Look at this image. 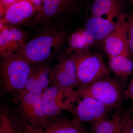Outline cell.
Listing matches in <instances>:
<instances>
[{"instance_id": "6da1fadb", "label": "cell", "mask_w": 133, "mask_h": 133, "mask_svg": "<svg viewBox=\"0 0 133 133\" xmlns=\"http://www.w3.org/2000/svg\"><path fill=\"white\" fill-rule=\"evenodd\" d=\"M30 37L21 50L16 52L31 65L52 62L67 45L70 34L64 27L55 24L39 14L28 30Z\"/></svg>"}, {"instance_id": "7a4b0ae2", "label": "cell", "mask_w": 133, "mask_h": 133, "mask_svg": "<svg viewBox=\"0 0 133 133\" xmlns=\"http://www.w3.org/2000/svg\"><path fill=\"white\" fill-rule=\"evenodd\" d=\"M31 65L16 53L1 56L0 84L3 92L12 95L24 89Z\"/></svg>"}, {"instance_id": "3957f363", "label": "cell", "mask_w": 133, "mask_h": 133, "mask_svg": "<svg viewBox=\"0 0 133 133\" xmlns=\"http://www.w3.org/2000/svg\"><path fill=\"white\" fill-rule=\"evenodd\" d=\"M121 83L109 76L76 89L74 93L77 98L89 97L116 108L120 104L124 96Z\"/></svg>"}, {"instance_id": "277c9868", "label": "cell", "mask_w": 133, "mask_h": 133, "mask_svg": "<svg viewBox=\"0 0 133 133\" xmlns=\"http://www.w3.org/2000/svg\"><path fill=\"white\" fill-rule=\"evenodd\" d=\"M69 54L76 65L78 88L109 77V70L100 55L91 53L88 51Z\"/></svg>"}, {"instance_id": "5b68a950", "label": "cell", "mask_w": 133, "mask_h": 133, "mask_svg": "<svg viewBox=\"0 0 133 133\" xmlns=\"http://www.w3.org/2000/svg\"><path fill=\"white\" fill-rule=\"evenodd\" d=\"M13 95L22 118L33 127L43 128L48 120L42 95L21 91Z\"/></svg>"}, {"instance_id": "8992f818", "label": "cell", "mask_w": 133, "mask_h": 133, "mask_svg": "<svg viewBox=\"0 0 133 133\" xmlns=\"http://www.w3.org/2000/svg\"><path fill=\"white\" fill-rule=\"evenodd\" d=\"M74 91H70L56 86L50 85L43 92L42 97L48 120L60 116L63 111L72 114L77 98Z\"/></svg>"}, {"instance_id": "52a82bcc", "label": "cell", "mask_w": 133, "mask_h": 133, "mask_svg": "<svg viewBox=\"0 0 133 133\" xmlns=\"http://www.w3.org/2000/svg\"><path fill=\"white\" fill-rule=\"evenodd\" d=\"M41 12L30 0H17L7 6L1 23L22 29L29 28Z\"/></svg>"}, {"instance_id": "ba28073f", "label": "cell", "mask_w": 133, "mask_h": 133, "mask_svg": "<svg viewBox=\"0 0 133 133\" xmlns=\"http://www.w3.org/2000/svg\"><path fill=\"white\" fill-rule=\"evenodd\" d=\"M75 103L71 114L72 120L82 125L88 123L92 126L97 124L105 118L114 109L89 97L77 98Z\"/></svg>"}, {"instance_id": "9c48e42d", "label": "cell", "mask_w": 133, "mask_h": 133, "mask_svg": "<svg viewBox=\"0 0 133 133\" xmlns=\"http://www.w3.org/2000/svg\"><path fill=\"white\" fill-rule=\"evenodd\" d=\"M57 59V63L51 69L50 85L73 91L78 86L74 60L66 50L62 52Z\"/></svg>"}, {"instance_id": "30bf717a", "label": "cell", "mask_w": 133, "mask_h": 133, "mask_svg": "<svg viewBox=\"0 0 133 133\" xmlns=\"http://www.w3.org/2000/svg\"><path fill=\"white\" fill-rule=\"evenodd\" d=\"M42 1V14L55 24L64 27L76 14L81 0Z\"/></svg>"}, {"instance_id": "8fae6325", "label": "cell", "mask_w": 133, "mask_h": 133, "mask_svg": "<svg viewBox=\"0 0 133 133\" xmlns=\"http://www.w3.org/2000/svg\"><path fill=\"white\" fill-rule=\"evenodd\" d=\"M115 24L113 31L104 41L105 51L109 58L131 53L128 44V22L125 15H121Z\"/></svg>"}, {"instance_id": "7c38bea8", "label": "cell", "mask_w": 133, "mask_h": 133, "mask_svg": "<svg viewBox=\"0 0 133 133\" xmlns=\"http://www.w3.org/2000/svg\"><path fill=\"white\" fill-rule=\"evenodd\" d=\"M30 37L28 30L1 23L0 55L5 56L21 49Z\"/></svg>"}, {"instance_id": "4fadbf2b", "label": "cell", "mask_w": 133, "mask_h": 133, "mask_svg": "<svg viewBox=\"0 0 133 133\" xmlns=\"http://www.w3.org/2000/svg\"><path fill=\"white\" fill-rule=\"evenodd\" d=\"M51 62L31 65L24 89L21 91L42 95L50 84Z\"/></svg>"}, {"instance_id": "5bb4252c", "label": "cell", "mask_w": 133, "mask_h": 133, "mask_svg": "<svg viewBox=\"0 0 133 133\" xmlns=\"http://www.w3.org/2000/svg\"><path fill=\"white\" fill-rule=\"evenodd\" d=\"M0 133H24L23 119L17 111L6 106H1Z\"/></svg>"}, {"instance_id": "9a60e30c", "label": "cell", "mask_w": 133, "mask_h": 133, "mask_svg": "<svg viewBox=\"0 0 133 133\" xmlns=\"http://www.w3.org/2000/svg\"><path fill=\"white\" fill-rule=\"evenodd\" d=\"M43 129L45 133H90L84 125L60 116L48 120Z\"/></svg>"}, {"instance_id": "2e32d148", "label": "cell", "mask_w": 133, "mask_h": 133, "mask_svg": "<svg viewBox=\"0 0 133 133\" xmlns=\"http://www.w3.org/2000/svg\"><path fill=\"white\" fill-rule=\"evenodd\" d=\"M115 26V22L93 15L86 20L84 28L95 41H104L113 31Z\"/></svg>"}, {"instance_id": "e0dca14e", "label": "cell", "mask_w": 133, "mask_h": 133, "mask_svg": "<svg viewBox=\"0 0 133 133\" xmlns=\"http://www.w3.org/2000/svg\"><path fill=\"white\" fill-rule=\"evenodd\" d=\"M109 66L111 70L125 84L133 71V59L131 53L122 54L109 58Z\"/></svg>"}, {"instance_id": "ac0fdd59", "label": "cell", "mask_w": 133, "mask_h": 133, "mask_svg": "<svg viewBox=\"0 0 133 133\" xmlns=\"http://www.w3.org/2000/svg\"><path fill=\"white\" fill-rule=\"evenodd\" d=\"M96 41L85 29L77 30L70 34L66 47L68 53H79L87 51Z\"/></svg>"}, {"instance_id": "d6986e66", "label": "cell", "mask_w": 133, "mask_h": 133, "mask_svg": "<svg viewBox=\"0 0 133 133\" xmlns=\"http://www.w3.org/2000/svg\"><path fill=\"white\" fill-rule=\"evenodd\" d=\"M91 10L93 15H106L107 19L112 22L122 14L120 0H94Z\"/></svg>"}, {"instance_id": "ffe728a7", "label": "cell", "mask_w": 133, "mask_h": 133, "mask_svg": "<svg viewBox=\"0 0 133 133\" xmlns=\"http://www.w3.org/2000/svg\"><path fill=\"white\" fill-rule=\"evenodd\" d=\"M129 119L127 115L116 113L105 118L97 124L92 125V133H108L125 125Z\"/></svg>"}, {"instance_id": "44dd1931", "label": "cell", "mask_w": 133, "mask_h": 133, "mask_svg": "<svg viewBox=\"0 0 133 133\" xmlns=\"http://www.w3.org/2000/svg\"><path fill=\"white\" fill-rule=\"evenodd\" d=\"M23 122L24 133H45L42 128L33 127L23 119Z\"/></svg>"}, {"instance_id": "7402d4cb", "label": "cell", "mask_w": 133, "mask_h": 133, "mask_svg": "<svg viewBox=\"0 0 133 133\" xmlns=\"http://www.w3.org/2000/svg\"><path fill=\"white\" fill-rule=\"evenodd\" d=\"M123 95L125 98H129L133 101V77L131 79L127 88L124 90Z\"/></svg>"}, {"instance_id": "603a6c76", "label": "cell", "mask_w": 133, "mask_h": 133, "mask_svg": "<svg viewBox=\"0 0 133 133\" xmlns=\"http://www.w3.org/2000/svg\"><path fill=\"white\" fill-rule=\"evenodd\" d=\"M128 22V37L133 39V16L130 15L127 19Z\"/></svg>"}, {"instance_id": "cb8c5ba5", "label": "cell", "mask_w": 133, "mask_h": 133, "mask_svg": "<svg viewBox=\"0 0 133 133\" xmlns=\"http://www.w3.org/2000/svg\"><path fill=\"white\" fill-rule=\"evenodd\" d=\"M130 125V118L129 119L125 125L121 133H129V129Z\"/></svg>"}, {"instance_id": "d4e9b609", "label": "cell", "mask_w": 133, "mask_h": 133, "mask_svg": "<svg viewBox=\"0 0 133 133\" xmlns=\"http://www.w3.org/2000/svg\"><path fill=\"white\" fill-rule=\"evenodd\" d=\"M129 133H133V119H130V125Z\"/></svg>"}, {"instance_id": "484cf974", "label": "cell", "mask_w": 133, "mask_h": 133, "mask_svg": "<svg viewBox=\"0 0 133 133\" xmlns=\"http://www.w3.org/2000/svg\"><path fill=\"white\" fill-rule=\"evenodd\" d=\"M36 6L40 7V2H41L42 0H30Z\"/></svg>"}, {"instance_id": "4316f807", "label": "cell", "mask_w": 133, "mask_h": 133, "mask_svg": "<svg viewBox=\"0 0 133 133\" xmlns=\"http://www.w3.org/2000/svg\"><path fill=\"white\" fill-rule=\"evenodd\" d=\"M3 1L5 2L6 3H7L8 5H9V4H11L15 2L17 0H3Z\"/></svg>"}, {"instance_id": "83f0119b", "label": "cell", "mask_w": 133, "mask_h": 133, "mask_svg": "<svg viewBox=\"0 0 133 133\" xmlns=\"http://www.w3.org/2000/svg\"><path fill=\"white\" fill-rule=\"evenodd\" d=\"M132 109L133 111V101H132Z\"/></svg>"}]
</instances>
